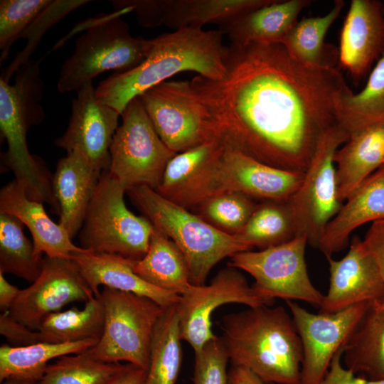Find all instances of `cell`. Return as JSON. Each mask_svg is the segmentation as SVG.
Wrapping results in <instances>:
<instances>
[{
  "mask_svg": "<svg viewBox=\"0 0 384 384\" xmlns=\"http://www.w3.org/2000/svg\"><path fill=\"white\" fill-rule=\"evenodd\" d=\"M221 78L191 85L216 137L271 166L304 173L348 91L340 70L309 66L282 43L227 46Z\"/></svg>",
  "mask_w": 384,
  "mask_h": 384,
  "instance_id": "cell-1",
  "label": "cell"
},
{
  "mask_svg": "<svg viewBox=\"0 0 384 384\" xmlns=\"http://www.w3.org/2000/svg\"><path fill=\"white\" fill-rule=\"evenodd\" d=\"M223 36L220 30L194 27L160 35L150 40L147 55L139 65L101 81L95 87L97 97L122 114L133 98L178 73L221 78L227 51Z\"/></svg>",
  "mask_w": 384,
  "mask_h": 384,
  "instance_id": "cell-2",
  "label": "cell"
},
{
  "mask_svg": "<svg viewBox=\"0 0 384 384\" xmlns=\"http://www.w3.org/2000/svg\"><path fill=\"white\" fill-rule=\"evenodd\" d=\"M220 339L232 365L267 383L300 384L302 346L291 314L261 305L223 316Z\"/></svg>",
  "mask_w": 384,
  "mask_h": 384,
  "instance_id": "cell-3",
  "label": "cell"
},
{
  "mask_svg": "<svg viewBox=\"0 0 384 384\" xmlns=\"http://www.w3.org/2000/svg\"><path fill=\"white\" fill-rule=\"evenodd\" d=\"M43 59L30 60L23 65L16 73L12 85L0 79V130L7 142V150L1 159L15 179L23 186L29 198L48 203L58 214L53 175L40 157L30 153L26 139L28 129L45 117L40 104L44 88L40 65Z\"/></svg>",
  "mask_w": 384,
  "mask_h": 384,
  "instance_id": "cell-4",
  "label": "cell"
},
{
  "mask_svg": "<svg viewBox=\"0 0 384 384\" xmlns=\"http://www.w3.org/2000/svg\"><path fill=\"white\" fill-rule=\"evenodd\" d=\"M126 193L154 227L180 250L192 284H205L212 268L223 259L250 250L236 236L220 231L154 189L139 186Z\"/></svg>",
  "mask_w": 384,
  "mask_h": 384,
  "instance_id": "cell-5",
  "label": "cell"
},
{
  "mask_svg": "<svg viewBox=\"0 0 384 384\" xmlns=\"http://www.w3.org/2000/svg\"><path fill=\"white\" fill-rule=\"evenodd\" d=\"M304 174L265 164L222 142L172 201L188 209L215 195L235 191L255 201L285 202L300 186Z\"/></svg>",
  "mask_w": 384,
  "mask_h": 384,
  "instance_id": "cell-6",
  "label": "cell"
},
{
  "mask_svg": "<svg viewBox=\"0 0 384 384\" xmlns=\"http://www.w3.org/2000/svg\"><path fill=\"white\" fill-rule=\"evenodd\" d=\"M131 11L132 6H125L89 21L87 31L75 42L72 55L60 68L59 92H77L104 72L127 71L145 59L150 40L131 35L128 24L120 18Z\"/></svg>",
  "mask_w": 384,
  "mask_h": 384,
  "instance_id": "cell-7",
  "label": "cell"
},
{
  "mask_svg": "<svg viewBox=\"0 0 384 384\" xmlns=\"http://www.w3.org/2000/svg\"><path fill=\"white\" fill-rule=\"evenodd\" d=\"M124 193L108 171L102 172L79 232L82 248L135 261L145 255L154 227L127 208Z\"/></svg>",
  "mask_w": 384,
  "mask_h": 384,
  "instance_id": "cell-8",
  "label": "cell"
},
{
  "mask_svg": "<svg viewBox=\"0 0 384 384\" xmlns=\"http://www.w3.org/2000/svg\"><path fill=\"white\" fill-rule=\"evenodd\" d=\"M100 297L104 329L87 353L102 361H122L147 371L152 334L165 309L146 297L106 287Z\"/></svg>",
  "mask_w": 384,
  "mask_h": 384,
  "instance_id": "cell-9",
  "label": "cell"
},
{
  "mask_svg": "<svg viewBox=\"0 0 384 384\" xmlns=\"http://www.w3.org/2000/svg\"><path fill=\"white\" fill-rule=\"evenodd\" d=\"M121 116L110 148L107 171L126 191L139 186L156 190L167 163L177 153L161 140L138 97Z\"/></svg>",
  "mask_w": 384,
  "mask_h": 384,
  "instance_id": "cell-10",
  "label": "cell"
},
{
  "mask_svg": "<svg viewBox=\"0 0 384 384\" xmlns=\"http://www.w3.org/2000/svg\"><path fill=\"white\" fill-rule=\"evenodd\" d=\"M349 137L338 124L321 135L300 186L288 201L297 236H305L315 248L327 224L343 205L338 196L334 159Z\"/></svg>",
  "mask_w": 384,
  "mask_h": 384,
  "instance_id": "cell-11",
  "label": "cell"
},
{
  "mask_svg": "<svg viewBox=\"0 0 384 384\" xmlns=\"http://www.w3.org/2000/svg\"><path fill=\"white\" fill-rule=\"evenodd\" d=\"M305 236L258 251L240 252L230 257L228 266L245 271L255 279L252 287L274 300H299L320 307L322 294L312 284L305 261Z\"/></svg>",
  "mask_w": 384,
  "mask_h": 384,
  "instance_id": "cell-12",
  "label": "cell"
},
{
  "mask_svg": "<svg viewBox=\"0 0 384 384\" xmlns=\"http://www.w3.org/2000/svg\"><path fill=\"white\" fill-rule=\"evenodd\" d=\"M155 130L178 154L217 139L208 113L191 81H165L137 96Z\"/></svg>",
  "mask_w": 384,
  "mask_h": 384,
  "instance_id": "cell-13",
  "label": "cell"
},
{
  "mask_svg": "<svg viewBox=\"0 0 384 384\" xmlns=\"http://www.w3.org/2000/svg\"><path fill=\"white\" fill-rule=\"evenodd\" d=\"M274 302L250 286L239 270L228 266L219 271L209 284H192L180 295L176 308L181 339L198 353L216 337L212 331L211 316L219 306L237 303L256 307L272 306Z\"/></svg>",
  "mask_w": 384,
  "mask_h": 384,
  "instance_id": "cell-14",
  "label": "cell"
},
{
  "mask_svg": "<svg viewBox=\"0 0 384 384\" xmlns=\"http://www.w3.org/2000/svg\"><path fill=\"white\" fill-rule=\"evenodd\" d=\"M369 302L334 313L314 314L294 301H286L302 346L300 384H321L332 359L355 329Z\"/></svg>",
  "mask_w": 384,
  "mask_h": 384,
  "instance_id": "cell-15",
  "label": "cell"
},
{
  "mask_svg": "<svg viewBox=\"0 0 384 384\" xmlns=\"http://www.w3.org/2000/svg\"><path fill=\"white\" fill-rule=\"evenodd\" d=\"M94 297L73 260L44 256L39 276L21 289L9 312L28 328L38 330L50 314L70 303L87 302Z\"/></svg>",
  "mask_w": 384,
  "mask_h": 384,
  "instance_id": "cell-16",
  "label": "cell"
},
{
  "mask_svg": "<svg viewBox=\"0 0 384 384\" xmlns=\"http://www.w3.org/2000/svg\"><path fill=\"white\" fill-rule=\"evenodd\" d=\"M119 116L117 110L97 99L92 81L88 82L77 91L68 127L55 144L67 153H80L99 172L107 171Z\"/></svg>",
  "mask_w": 384,
  "mask_h": 384,
  "instance_id": "cell-17",
  "label": "cell"
},
{
  "mask_svg": "<svg viewBox=\"0 0 384 384\" xmlns=\"http://www.w3.org/2000/svg\"><path fill=\"white\" fill-rule=\"evenodd\" d=\"M273 0H126L118 8L132 6L144 27L164 24L175 31L216 23L223 28L247 13Z\"/></svg>",
  "mask_w": 384,
  "mask_h": 384,
  "instance_id": "cell-18",
  "label": "cell"
},
{
  "mask_svg": "<svg viewBox=\"0 0 384 384\" xmlns=\"http://www.w3.org/2000/svg\"><path fill=\"white\" fill-rule=\"evenodd\" d=\"M326 259L329 285L320 312L334 313L384 297V281L378 265L359 238H353L348 252L341 259Z\"/></svg>",
  "mask_w": 384,
  "mask_h": 384,
  "instance_id": "cell-19",
  "label": "cell"
},
{
  "mask_svg": "<svg viewBox=\"0 0 384 384\" xmlns=\"http://www.w3.org/2000/svg\"><path fill=\"white\" fill-rule=\"evenodd\" d=\"M384 53V4L352 0L340 36L338 61L358 82Z\"/></svg>",
  "mask_w": 384,
  "mask_h": 384,
  "instance_id": "cell-20",
  "label": "cell"
},
{
  "mask_svg": "<svg viewBox=\"0 0 384 384\" xmlns=\"http://www.w3.org/2000/svg\"><path fill=\"white\" fill-rule=\"evenodd\" d=\"M0 213L12 215L29 230L35 256L70 258L87 250L73 243L65 229L46 213L43 203L29 198L23 186L15 178L0 190ZM90 252V251H89Z\"/></svg>",
  "mask_w": 384,
  "mask_h": 384,
  "instance_id": "cell-21",
  "label": "cell"
},
{
  "mask_svg": "<svg viewBox=\"0 0 384 384\" xmlns=\"http://www.w3.org/2000/svg\"><path fill=\"white\" fill-rule=\"evenodd\" d=\"M82 275L95 296L104 286L151 299L164 309L178 303L180 295L156 287L138 276L134 271L136 262L119 255L94 253L89 251L72 255Z\"/></svg>",
  "mask_w": 384,
  "mask_h": 384,
  "instance_id": "cell-22",
  "label": "cell"
},
{
  "mask_svg": "<svg viewBox=\"0 0 384 384\" xmlns=\"http://www.w3.org/2000/svg\"><path fill=\"white\" fill-rule=\"evenodd\" d=\"M101 174L78 152L67 153L57 164L52 186L60 208L58 223L72 239L80 230Z\"/></svg>",
  "mask_w": 384,
  "mask_h": 384,
  "instance_id": "cell-23",
  "label": "cell"
},
{
  "mask_svg": "<svg viewBox=\"0 0 384 384\" xmlns=\"http://www.w3.org/2000/svg\"><path fill=\"white\" fill-rule=\"evenodd\" d=\"M345 201L327 224L319 242L317 249L326 257L345 248L351 234L357 228L384 219V165Z\"/></svg>",
  "mask_w": 384,
  "mask_h": 384,
  "instance_id": "cell-24",
  "label": "cell"
},
{
  "mask_svg": "<svg viewBox=\"0 0 384 384\" xmlns=\"http://www.w3.org/2000/svg\"><path fill=\"white\" fill-rule=\"evenodd\" d=\"M311 0H273L252 10L220 31L227 33L231 44L271 45L282 43L298 21L300 12Z\"/></svg>",
  "mask_w": 384,
  "mask_h": 384,
  "instance_id": "cell-25",
  "label": "cell"
},
{
  "mask_svg": "<svg viewBox=\"0 0 384 384\" xmlns=\"http://www.w3.org/2000/svg\"><path fill=\"white\" fill-rule=\"evenodd\" d=\"M338 196L343 203L384 165V124L351 134L334 155Z\"/></svg>",
  "mask_w": 384,
  "mask_h": 384,
  "instance_id": "cell-26",
  "label": "cell"
},
{
  "mask_svg": "<svg viewBox=\"0 0 384 384\" xmlns=\"http://www.w3.org/2000/svg\"><path fill=\"white\" fill-rule=\"evenodd\" d=\"M343 347L345 368L357 376L384 379V297L369 302Z\"/></svg>",
  "mask_w": 384,
  "mask_h": 384,
  "instance_id": "cell-27",
  "label": "cell"
},
{
  "mask_svg": "<svg viewBox=\"0 0 384 384\" xmlns=\"http://www.w3.org/2000/svg\"><path fill=\"white\" fill-rule=\"evenodd\" d=\"M134 272L148 283L181 295L192 285L186 260L166 235L154 228L149 249L136 261Z\"/></svg>",
  "mask_w": 384,
  "mask_h": 384,
  "instance_id": "cell-28",
  "label": "cell"
},
{
  "mask_svg": "<svg viewBox=\"0 0 384 384\" xmlns=\"http://www.w3.org/2000/svg\"><path fill=\"white\" fill-rule=\"evenodd\" d=\"M344 5L343 0H336L324 16L298 21L282 44L292 56L303 64L317 68H336L338 50L326 43L324 38Z\"/></svg>",
  "mask_w": 384,
  "mask_h": 384,
  "instance_id": "cell-29",
  "label": "cell"
},
{
  "mask_svg": "<svg viewBox=\"0 0 384 384\" xmlns=\"http://www.w3.org/2000/svg\"><path fill=\"white\" fill-rule=\"evenodd\" d=\"M97 342L96 339L60 343L40 342L23 347L4 343L0 347V381L8 378L41 380L51 360L85 351Z\"/></svg>",
  "mask_w": 384,
  "mask_h": 384,
  "instance_id": "cell-30",
  "label": "cell"
},
{
  "mask_svg": "<svg viewBox=\"0 0 384 384\" xmlns=\"http://www.w3.org/2000/svg\"><path fill=\"white\" fill-rule=\"evenodd\" d=\"M338 124L350 136L366 128L384 124V53L372 70L363 89L349 90L336 107Z\"/></svg>",
  "mask_w": 384,
  "mask_h": 384,
  "instance_id": "cell-31",
  "label": "cell"
},
{
  "mask_svg": "<svg viewBox=\"0 0 384 384\" xmlns=\"http://www.w3.org/2000/svg\"><path fill=\"white\" fill-rule=\"evenodd\" d=\"M181 341L175 304L164 309L155 326L145 384H176L182 362Z\"/></svg>",
  "mask_w": 384,
  "mask_h": 384,
  "instance_id": "cell-32",
  "label": "cell"
},
{
  "mask_svg": "<svg viewBox=\"0 0 384 384\" xmlns=\"http://www.w3.org/2000/svg\"><path fill=\"white\" fill-rule=\"evenodd\" d=\"M105 324V309L100 297L85 302L82 309L72 307L48 316L38 331L43 342L60 343L100 338Z\"/></svg>",
  "mask_w": 384,
  "mask_h": 384,
  "instance_id": "cell-33",
  "label": "cell"
},
{
  "mask_svg": "<svg viewBox=\"0 0 384 384\" xmlns=\"http://www.w3.org/2000/svg\"><path fill=\"white\" fill-rule=\"evenodd\" d=\"M297 236L288 201H262L236 237L250 250H263L288 242Z\"/></svg>",
  "mask_w": 384,
  "mask_h": 384,
  "instance_id": "cell-34",
  "label": "cell"
},
{
  "mask_svg": "<svg viewBox=\"0 0 384 384\" xmlns=\"http://www.w3.org/2000/svg\"><path fill=\"white\" fill-rule=\"evenodd\" d=\"M23 227L16 217L0 213V272L31 284L41 272L43 259L35 256L33 243L24 235Z\"/></svg>",
  "mask_w": 384,
  "mask_h": 384,
  "instance_id": "cell-35",
  "label": "cell"
},
{
  "mask_svg": "<svg viewBox=\"0 0 384 384\" xmlns=\"http://www.w3.org/2000/svg\"><path fill=\"white\" fill-rule=\"evenodd\" d=\"M87 351L63 356L49 363L41 380L42 383L106 384L125 364L97 360Z\"/></svg>",
  "mask_w": 384,
  "mask_h": 384,
  "instance_id": "cell-36",
  "label": "cell"
},
{
  "mask_svg": "<svg viewBox=\"0 0 384 384\" xmlns=\"http://www.w3.org/2000/svg\"><path fill=\"white\" fill-rule=\"evenodd\" d=\"M257 203L247 196L228 191L211 196L196 208L206 222L231 235H238L243 229Z\"/></svg>",
  "mask_w": 384,
  "mask_h": 384,
  "instance_id": "cell-37",
  "label": "cell"
},
{
  "mask_svg": "<svg viewBox=\"0 0 384 384\" xmlns=\"http://www.w3.org/2000/svg\"><path fill=\"white\" fill-rule=\"evenodd\" d=\"M220 144L219 139H215L176 154L167 163L156 191L172 199L198 173Z\"/></svg>",
  "mask_w": 384,
  "mask_h": 384,
  "instance_id": "cell-38",
  "label": "cell"
},
{
  "mask_svg": "<svg viewBox=\"0 0 384 384\" xmlns=\"http://www.w3.org/2000/svg\"><path fill=\"white\" fill-rule=\"evenodd\" d=\"M88 2L90 1L87 0H52L21 36V38L27 39V44L8 66L2 69L0 79L9 82L17 70L31 60L30 57L47 30L70 12Z\"/></svg>",
  "mask_w": 384,
  "mask_h": 384,
  "instance_id": "cell-39",
  "label": "cell"
},
{
  "mask_svg": "<svg viewBox=\"0 0 384 384\" xmlns=\"http://www.w3.org/2000/svg\"><path fill=\"white\" fill-rule=\"evenodd\" d=\"M52 0L0 1V63L6 60L12 45L31 25Z\"/></svg>",
  "mask_w": 384,
  "mask_h": 384,
  "instance_id": "cell-40",
  "label": "cell"
},
{
  "mask_svg": "<svg viewBox=\"0 0 384 384\" xmlns=\"http://www.w3.org/2000/svg\"><path fill=\"white\" fill-rule=\"evenodd\" d=\"M229 358L220 337L216 336L195 353L193 384H228Z\"/></svg>",
  "mask_w": 384,
  "mask_h": 384,
  "instance_id": "cell-41",
  "label": "cell"
},
{
  "mask_svg": "<svg viewBox=\"0 0 384 384\" xmlns=\"http://www.w3.org/2000/svg\"><path fill=\"white\" fill-rule=\"evenodd\" d=\"M0 334L7 344L13 347H23L42 341L38 330H33L14 318L9 311L0 315Z\"/></svg>",
  "mask_w": 384,
  "mask_h": 384,
  "instance_id": "cell-42",
  "label": "cell"
},
{
  "mask_svg": "<svg viewBox=\"0 0 384 384\" xmlns=\"http://www.w3.org/2000/svg\"><path fill=\"white\" fill-rule=\"evenodd\" d=\"M343 348L334 356L321 384H384V379L370 380L357 376L341 363Z\"/></svg>",
  "mask_w": 384,
  "mask_h": 384,
  "instance_id": "cell-43",
  "label": "cell"
},
{
  "mask_svg": "<svg viewBox=\"0 0 384 384\" xmlns=\"http://www.w3.org/2000/svg\"><path fill=\"white\" fill-rule=\"evenodd\" d=\"M362 241L374 257L384 281V219L372 223Z\"/></svg>",
  "mask_w": 384,
  "mask_h": 384,
  "instance_id": "cell-44",
  "label": "cell"
},
{
  "mask_svg": "<svg viewBox=\"0 0 384 384\" xmlns=\"http://www.w3.org/2000/svg\"><path fill=\"white\" fill-rule=\"evenodd\" d=\"M146 370L126 363L123 368L106 384H145Z\"/></svg>",
  "mask_w": 384,
  "mask_h": 384,
  "instance_id": "cell-45",
  "label": "cell"
},
{
  "mask_svg": "<svg viewBox=\"0 0 384 384\" xmlns=\"http://www.w3.org/2000/svg\"><path fill=\"white\" fill-rule=\"evenodd\" d=\"M228 384H267L247 368L232 365L228 370Z\"/></svg>",
  "mask_w": 384,
  "mask_h": 384,
  "instance_id": "cell-46",
  "label": "cell"
},
{
  "mask_svg": "<svg viewBox=\"0 0 384 384\" xmlns=\"http://www.w3.org/2000/svg\"><path fill=\"white\" fill-rule=\"evenodd\" d=\"M0 272V309L1 313L9 311L17 299L21 289L9 283Z\"/></svg>",
  "mask_w": 384,
  "mask_h": 384,
  "instance_id": "cell-47",
  "label": "cell"
},
{
  "mask_svg": "<svg viewBox=\"0 0 384 384\" xmlns=\"http://www.w3.org/2000/svg\"><path fill=\"white\" fill-rule=\"evenodd\" d=\"M1 384H43L41 380L8 378L1 382Z\"/></svg>",
  "mask_w": 384,
  "mask_h": 384,
  "instance_id": "cell-48",
  "label": "cell"
}]
</instances>
